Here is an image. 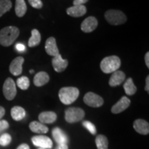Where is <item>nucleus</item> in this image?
<instances>
[{
  "mask_svg": "<svg viewBox=\"0 0 149 149\" xmlns=\"http://www.w3.org/2000/svg\"><path fill=\"white\" fill-rule=\"evenodd\" d=\"M19 35V30L16 26H7L0 31V44L8 47L13 44Z\"/></svg>",
  "mask_w": 149,
  "mask_h": 149,
  "instance_id": "obj_1",
  "label": "nucleus"
},
{
  "mask_svg": "<svg viewBox=\"0 0 149 149\" xmlns=\"http://www.w3.org/2000/svg\"><path fill=\"white\" fill-rule=\"evenodd\" d=\"M120 66V59L115 55L105 57L100 63V68L102 71L106 74L113 73V72L118 70Z\"/></svg>",
  "mask_w": 149,
  "mask_h": 149,
  "instance_id": "obj_2",
  "label": "nucleus"
},
{
  "mask_svg": "<svg viewBox=\"0 0 149 149\" xmlns=\"http://www.w3.org/2000/svg\"><path fill=\"white\" fill-rule=\"evenodd\" d=\"M79 95V89L75 87H64L59 92V97L61 103L69 105L73 103Z\"/></svg>",
  "mask_w": 149,
  "mask_h": 149,
  "instance_id": "obj_3",
  "label": "nucleus"
},
{
  "mask_svg": "<svg viewBox=\"0 0 149 149\" xmlns=\"http://www.w3.org/2000/svg\"><path fill=\"white\" fill-rule=\"evenodd\" d=\"M106 20L109 22L110 24L113 26L121 25L124 24L127 20V17L122 11L119 10H107L104 15Z\"/></svg>",
  "mask_w": 149,
  "mask_h": 149,
  "instance_id": "obj_4",
  "label": "nucleus"
},
{
  "mask_svg": "<svg viewBox=\"0 0 149 149\" xmlns=\"http://www.w3.org/2000/svg\"><path fill=\"white\" fill-rule=\"evenodd\" d=\"M85 116L83 109L77 107L68 108L65 111V120L68 123L78 122L82 120Z\"/></svg>",
  "mask_w": 149,
  "mask_h": 149,
  "instance_id": "obj_5",
  "label": "nucleus"
},
{
  "mask_svg": "<svg viewBox=\"0 0 149 149\" xmlns=\"http://www.w3.org/2000/svg\"><path fill=\"white\" fill-rule=\"evenodd\" d=\"M3 93L6 100H13L17 94L16 85L12 78L8 77L6 79L3 86Z\"/></svg>",
  "mask_w": 149,
  "mask_h": 149,
  "instance_id": "obj_6",
  "label": "nucleus"
},
{
  "mask_svg": "<svg viewBox=\"0 0 149 149\" xmlns=\"http://www.w3.org/2000/svg\"><path fill=\"white\" fill-rule=\"evenodd\" d=\"M84 102L88 107L98 108L104 104V100L101 96L93 92H88L84 97Z\"/></svg>",
  "mask_w": 149,
  "mask_h": 149,
  "instance_id": "obj_7",
  "label": "nucleus"
},
{
  "mask_svg": "<svg viewBox=\"0 0 149 149\" xmlns=\"http://www.w3.org/2000/svg\"><path fill=\"white\" fill-rule=\"evenodd\" d=\"M33 144L42 148L51 149L53 147V141L49 137L44 135L34 136L31 139Z\"/></svg>",
  "mask_w": 149,
  "mask_h": 149,
  "instance_id": "obj_8",
  "label": "nucleus"
},
{
  "mask_svg": "<svg viewBox=\"0 0 149 149\" xmlns=\"http://www.w3.org/2000/svg\"><path fill=\"white\" fill-rule=\"evenodd\" d=\"M98 22L95 17L90 16L83 21L81 24V29L84 33H91L97 27Z\"/></svg>",
  "mask_w": 149,
  "mask_h": 149,
  "instance_id": "obj_9",
  "label": "nucleus"
},
{
  "mask_svg": "<svg viewBox=\"0 0 149 149\" xmlns=\"http://www.w3.org/2000/svg\"><path fill=\"white\" fill-rule=\"evenodd\" d=\"M24 62V59L22 57H17L11 61L9 70L14 76H18L22 72V65Z\"/></svg>",
  "mask_w": 149,
  "mask_h": 149,
  "instance_id": "obj_10",
  "label": "nucleus"
},
{
  "mask_svg": "<svg viewBox=\"0 0 149 149\" xmlns=\"http://www.w3.org/2000/svg\"><path fill=\"white\" fill-rule=\"evenodd\" d=\"M68 60L63 59L60 54L53 57V59H52V65H53L54 70L57 72L64 71L68 66Z\"/></svg>",
  "mask_w": 149,
  "mask_h": 149,
  "instance_id": "obj_11",
  "label": "nucleus"
},
{
  "mask_svg": "<svg viewBox=\"0 0 149 149\" xmlns=\"http://www.w3.org/2000/svg\"><path fill=\"white\" fill-rule=\"evenodd\" d=\"M130 100L127 97H122L111 109V112L114 114H118L123 112L130 106Z\"/></svg>",
  "mask_w": 149,
  "mask_h": 149,
  "instance_id": "obj_12",
  "label": "nucleus"
},
{
  "mask_svg": "<svg viewBox=\"0 0 149 149\" xmlns=\"http://www.w3.org/2000/svg\"><path fill=\"white\" fill-rule=\"evenodd\" d=\"M45 50L48 55L53 56V57L57 56L59 54L56 40L53 37H51L47 39L45 44Z\"/></svg>",
  "mask_w": 149,
  "mask_h": 149,
  "instance_id": "obj_13",
  "label": "nucleus"
},
{
  "mask_svg": "<svg viewBox=\"0 0 149 149\" xmlns=\"http://www.w3.org/2000/svg\"><path fill=\"white\" fill-rule=\"evenodd\" d=\"M133 128L137 133L141 135H148L149 133V124L142 119L136 120L133 123Z\"/></svg>",
  "mask_w": 149,
  "mask_h": 149,
  "instance_id": "obj_14",
  "label": "nucleus"
},
{
  "mask_svg": "<svg viewBox=\"0 0 149 149\" xmlns=\"http://www.w3.org/2000/svg\"><path fill=\"white\" fill-rule=\"evenodd\" d=\"M52 135L57 144H66L68 142V136L61 128L56 127L52 130Z\"/></svg>",
  "mask_w": 149,
  "mask_h": 149,
  "instance_id": "obj_15",
  "label": "nucleus"
},
{
  "mask_svg": "<svg viewBox=\"0 0 149 149\" xmlns=\"http://www.w3.org/2000/svg\"><path fill=\"white\" fill-rule=\"evenodd\" d=\"M126 75L124 72L121 70H116L113 72L109 79V85L112 87L120 85L125 80Z\"/></svg>",
  "mask_w": 149,
  "mask_h": 149,
  "instance_id": "obj_16",
  "label": "nucleus"
},
{
  "mask_svg": "<svg viewBox=\"0 0 149 149\" xmlns=\"http://www.w3.org/2000/svg\"><path fill=\"white\" fill-rule=\"evenodd\" d=\"M86 12L87 9L84 5L73 6L66 9L67 14L69 16L73 17H79L84 15Z\"/></svg>",
  "mask_w": 149,
  "mask_h": 149,
  "instance_id": "obj_17",
  "label": "nucleus"
},
{
  "mask_svg": "<svg viewBox=\"0 0 149 149\" xmlns=\"http://www.w3.org/2000/svg\"><path fill=\"white\" fill-rule=\"evenodd\" d=\"M38 118L42 124H52L57 120V114L53 111L42 112L39 115Z\"/></svg>",
  "mask_w": 149,
  "mask_h": 149,
  "instance_id": "obj_18",
  "label": "nucleus"
},
{
  "mask_svg": "<svg viewBox=\"0 0 149 149\" xmlns=\"http://www.w3.org/2000/svg\"><path fill=\"white\" fill-rule=\"evenodd\" d=\"M50 77L47 72L41 71L37 72L35 74L34 77V79H33V82L34 84L37 87L42 86L45 85L49 81Z\"/></svg>",
  "mask_w": 149,
  "mask_h": 149,
  "instance_id": "obj_19",
  "label": "nucleus"
},
{
  "mask_svg": "<svg viewBox=\"0 0 149 149\" xmlns=\"http://www.w3.org/2000/svg\"><path fill=\"white\" fill-rule=\"evenodd\" d=\"M30 129L33 133L44 134L48 133V128L46 125L41 122H38L37 121H33L29 124Z\"/></svg>",
  "mask_w": 149,
  "mask_h": 149,
  "instance_id": "obj_20",
  "label": "nucleus"
},
{
  "mask_svg": "<svg viewBox=\"0 0 149 149\" xmlns=\"http://www.w3.org/2000/svg\"><path fill=\"white\" fill-rule=\"evenodd\" d=\"M12 118L15 121H20L25 117L26 111L21 107H14L12 108L10 111Z\"/></svg>",
  "mask_w": 149,
  "mask_h": 149,
  "instance_id": "obj_21",
  "label": "nucleus"
},
{
  "mask_svg": "<svg viewBox=\"0 0 149 149\" xmlns=\"http://www.w3.org/2000/svg\"><path fill=\"white\" fill-rule=\"evenodd\" d=\"M41 42V35L38 30L33 29L31 31V37H30L29 40V46L31 48L35 47L38 46Z\"/></svg>",
  "mask_w": 149,
  "mask_h": 149,
  "instance_id": "obj_22",
  "label": "nucleus"
},
{
  "mask_svg": "<svg viewBox=\"0 0 149 149\" xmlns=\"http://www.w3.org/2000/svg\"><path fill=\"white\" fill-rule=\"evenodd\" d=\"M15 13L19 17H22L26 14L27 6L24 0H16L15 1Z\"/></svg>",
  "mask_w": 149,
  "mask_h": 149,
  "instance_id": "obj_23",
  "label": "nucleus"
},
{
  "mask_svg": "<svg viewBox=\"0 0 149 149\" xmlns=\"http://www.w3.org/2000/svg\"><path fill=\"white\" fill-rule=\"evenodd\" d=\"M124 89L126 95H133L136 93L137 88H136L135 85L134 84L132 78H128L125 81L124 84Z\"/></svg>",
  "mask_w": 149,
  "mask_h": 149,
  "instance_id": "obj_24",
  "label": "nucleus"
},
{
  "mask_svg": "<svg viewBox=\"0 0 149 149\" xmlns=\"http://www.w3.org/2000/svg\"><path fill=\"white\" fill-rule=\"evenodd\" d=\"M95 144L97 149H108L109 141L105 135H99L95 139Z\"/></svg>",
  "mask_w": 149,
  "mask_h": 149,
  "instance_id": "obj_25",
  "label": "nucleus"
},
{
  "mask_svg": "<svg viewBox=\"0 0 149 149\" xmlns=\"http://www.w3.org/2000/svg\"><path fill=\"white\" fill-rule=\"evenodd\" d=\"M12 2L10 0H3L0 1V17L12 8Z\"/></svg>",
  "mask_w": 149,
  "mask_h": 149,
  "instance_id": "obj_26",
  "label": "nucleus"
},
{
  "mask_svg": "<svg viewBox=\"0 0 149 149\" xmlns=\"http://www.w3.org/2000/svg\"><path fill=\"white\" fill-rule=\"evenodd\" d=\"M17 85L22 90H27L30 86L29 79L26 76H22L17 80Z\"/></svg>",
  "mask_w": 149,
  "mask_h": 149,
  "instance_id": "obj_27",
  "label": "nucleus"
},
{
  "mask_svg": "<svg viewBox=\"0 0 149 149\" xmlns=\"http://www.w3.org/2000/svg\"><path fill=\"white\" fill-rule=\"evenodd\" d=\"M82 124H83L84 127L86 128V129L88 130L91 134H93V135H95L97 133V129H96L95 126L93 123L89 122V121H84Z\"/></svg>",
  "mask_w": 149,
  "mask_h": 149,
  "instance_id": "obj_28",
  "label": "nucleus"
},
{
  "mask_svg": "<svg viewBox=\"0 0 149 149\" xmlns=\"http://www.w3.org/2000/svg\"><path fill=\"white\" fill-rule=\"evenodd\" d=\"M11 136L8 133H4L0 137V144L3 146H6L11 141Z\"/></svg>",
  "mask_w": 149,
  "mask_h": 149,
  "instance_id": "obj_29",
  "label": "nucleus"
},
{
  "mask_svg": "<svg viewBox=\"0 0 149 149\" xmlns=\"http://www.w3.org/2000/svg\"><path fill=\"white\" fill-rule=\"evenodd\" d=\"M29 2L31 6L36 9H40L43 6V3L41 0H29Z\"/></svg>",
  "mask_w": 149,
  "mask_h": 149,
  "instance_id": "obj_30",
  "label": "nucleus"
},
{
  "mask_svg": "<svg viewBox=\"0 0 149 149\" xmlns=\"http://www.w3.org/2000/svg\"><path fill=\"white\" fill-rule=\"evenodd\" d=\"M8 127L9 124L6 120H0V132H2L3 130L8 129Z\"/></svg>",
  "mask_w": 149,
  "mask_h": 149,
  "instance_id": "obj_31",
  "label": "nucleus"
},
{
  "mask_svg": "<svg viewBox=\"0 0 149 149\" xmlns=\"http://www.w3.org/2000/svg\"><path fill=\"white\" fill-rule=\"evenodd\" d=\"M15 49L19 53H24L26 51V46L23 44L18 43V44H17L15 45Z\"/></svg>",
  "mask_w": 149,
  "mask_h": 149,
  "instance_id": "obj_32",
  "label": "nucleus"
},
{
  "mask_svg": "<svg viewBox=\"0 0 149 149\" xmlns=\"http://www.w3.org/2000/svg\"><path fill=\"white\" fill-rule=\"evenodd\" d=\"M88 0H74L73 4L74 6H78V5H84V3H86L88 2Z\"/></svg>",
  "mask_w": 149,
  "mask_h": 149,
  "instance_id": "obj_33",
  "label": "nucleus"
},
{
  "mask_svg": "<svg viewBox=\"0 0 149 149\" xmlns=\"http://www.w3.org/2000/svg\"><path fill=\"white\" fill-rule=\"evenodd\" d=\"M144 60H145V64H146L147 68H149V53L148 52H147L146 55H145Z\"/></svg>",
  "mask_w": 149,
  "mask_h": 149,
  "instance_id": "obj_34",
  "label": "nucleus"
},
{
  "mask_svg": "<svg viewBox=\"0 0 149 149\" xmlns=\"http://www.w3.org/2000/svg\"><path fill=\"white\" fill-rule=\"evenodd\" d=\"M55 149H68V146L66 144H61L57 145Z\"/></svg>",
  "mask_w": 149,
  "mask_h": 149,
  "instance_id": "obj_35",
  "label": "nucleus"
},
{
  "mask_svg": "<svg viewBox=\"0 0 149 149\" xmlns=\"http://www.w3.org/2000/svg\"><path fill=\"white\" fill-rule=\"evenodd\" d=\"M145 91L149 93V76H147L146 79V86H145Z\"/></svg>",
  "mask_w": 149,
  "mask_h": 149,
  "instance_id": "obj_36",
  "label": "nucleus"
},
{
  "mask_svg": "<svg viewBox=\"0 0 149 149\" xmlns=\"http://www.w3.org/2000/svg\"><path fill=\"white\" fill-rule=\"evenodd\" d=\"M17 149H30V147L29 145L26 144H22L21 145H19Z\"/></svg>",
  "mask_w": 149,
  "mask_h": 149,
  "instance_id": "obj_37",
  "label": "nucleus"
},
{
  "mask_svg": "<svg viewBox=\"0 0 149 149\" xmlns=\"http://www.w3.org/2000/svg\"><path fill=\"white\" fill-rule=\"evenodd\" d=\"M5 115V109L2 107H0V120Z\"/></svg>",
  "mask_w": 149,
  "mask_h": 149,
  "instance_id": "obj_38",
  "label": "nucleus"
},
{
  "mask_svg": "<svg viewBox=\"0 0 149 149\" xmlns=\"http://www.w3.org/2000/svg\"><path fill=\"white\" fill-rule=\"evenodd\" d=\"M30 72H31V73H33V72H34V70H30Z\"/></svg>",
  "mask_w": 149,
  "mask_h": 149,
  "instance_id": "obj_39",
  "label": "nucleus"
},
{
  "mask_svg": "<svg viewBox=\"0 0 149 149\" xmlns=\"http://www.w3.org/2000/svg\"><path fill=\"white\" fill-rule=\"evenodd\" d=\"M38 149H45V148H38Z\"/></svg>",
  "mask_w": 149,
  "mask_h": 149,
  "instance_id": "obj_40",
  "label": "nucleus"
},
{
  "mask_svg": "<svg viewBox=\"0 0 149 149\" xmlns=\"http://www.w3.org/2000/svg\"><path fill=\"white\" fill-rule=\"evenodd\" d=\"M3 1V0H0V1Z\"/></svg>",
  "mask_w": 149,
  "mask_h": 149,
  "instance_id": "obj_41",
  "label": "nucleus"
}]
</instances>
